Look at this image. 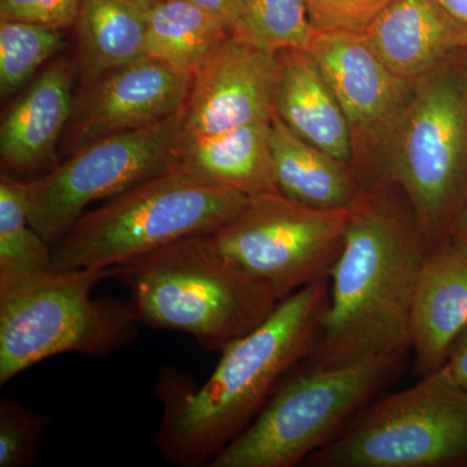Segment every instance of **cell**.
Returning a JSON list of instances; mask_svg holds the SVG:
<instances>
[{
  "label": "cell",
  "instance_id": "obj_6",
  "mask_svg": "<svg viewBox=\"0 0 467 467\" xmlns=\"http://www.w3.org/2000/svg\"><path fill=\"white\" fill-rule=\"evenodd\" d=\"M407 355L339 368H291L250 426L209 467H295L331 441L400 378Z\"/></svg>",
  "mask_w": 467,
  "mask_h": 467
},
{
  "label": "cell",
  "instance_id": "obj_21",
  "mask_svg": "<svg viewBox=\"0 0 467 467\" xmlns=\"http://www.w3.org/2000/svg\"><path fill=\"white\" fill-rule=\"evenodd\" d=\"M230 36L220 18L192 3L156 0L147 26L146 57L193 77Z\"/></svg>",
  "mask_w": 467,
  "mask_h": 467
},
{
  "label": "cell",
  "instance_id": "obj_20",
  "mask_svg": "<svg viewBox=\"0 0 467 467\" xmlns=\"http://www.w3.org/2000/svg\"><path fill=\"white\" fill-rule=\"evenodd\" d=\"M270 146L282 195L317 209L350 207L361 192L353 169L326 150L301 140L275 115Z\"/></svg>",
  "mask_w": 467,
  "mask_h": 467
},
{
  "label": "cell",
  "instance_id": "obj_12",
  "mask_svg": "<svg viewBox=\"0 0 467 467\" xmlns=\"http://www.w3.org/2000/svg\"><path fill=\"white\" fill-rule=\"evenodd\" d=\"M192 77L142 57L82 85L61 138L64 158L101 138L138 130L182 112Z\"/></svg>",
  "mask_w": 467,
  "mask_h": 467
},
{
  "label": "cell",
  "instance_id": "obj_24",
  "mask_svg": "<svg viewBox=\"0 0 467 467\" xmlns=\"http://www.w3.org/2000/svg\"><path fill=\"white\" fill-rule=\"evenodd\" d=\"M66 47L63 30L0 20V95H14Z\"/></svg>",
  "mask_w": 467,
  "mask_h": 467
},
{
  "label": "cell",
  "instance_id": "obj_31",
  "mask_svg": "<svg viewBox=\"0 0 467 467\" xmlns=\"http://www.w3.org/2000/svg\"><path fill=\"white\" fill-rule=\"evenodd\" d=\"M448 12L467 26V0H441Z\"/></svg>",
  "mask_w": 467,
  "mask_h": 467
},
{
  "label": "cell",
  "instance_id": "obj_26",
  "mask_svg": "<svg viewBox=\"0 0 467 467\" xmlns=\"http://www.w3.org/2000/svg\"><path fill=\"white\" fill-rule=\"evenodd\" d=\"M391 0H306L310 23L318 32L364 33Z\"/></svg>",
  "mask_w": 467,
  "mask_h": 467
},
{
  "label": "cell",
  "instance_id": "obj_7",
  "mask_svg": "<svg viewBox=\"0 0 467 467\" xmlns=\"http://www.w3.org/2000/svg\"><path fill=\"white\" fill-rule=\"evenodd\" d=\"M462 52L416 81L384 161L382 183L404 192L431 251L448 242L467 205Z\"/></svg>",
  "mask_w": 467,
  "mask_h": 467
},
{
  "label": "cell",
  "instance_id": "obj_5",
  "mask_svg": "<svg viewBox=\"0 0 467 467\" xmlns=\"http://www.w3.org/2000/svg\"><path fill=\"white\" fill-rule=\"evenodd\" d=\"M109 269L0 278V386L63 353L103 358L140 335L128 301L92 299Z\"/></svg>",
  "mask_w": 467,
  "mask_h": 467
},
{
  "label": "cell",
  "instance_id": "obj_13",
  "mask_svg": "<svg viewBox=\"0 0 467 467\" xmlns=\"http://www.w3.org/2000/svg\"><path fill=\"white\" fill-rule=\"evenodd\" d=\"M278 79L276 54L230 36L192 77L184 107V138L272 121Z\"/></svg>",
  "mask_w": 467,
  "mask_h": 467
},
{
  "label": "cell",
  "instance_id": "obj_14",
  "mask_svg": "<svg viewBox=\"0 0 467 467\" xmlns=\"http://www.w3.org/2000/svg\"><path fill=\"white\" fill-rule=\"evenodd\" d=\"M77 76L76 61H52L8 109L0 128L3 173L30 181L57 164V150L75 103Z\"/></svg>",
  "mask_w": 467,
  "mask_h": 467
},
{
  "label": "cell",
  "instance_id": "obj_16",
  "mask_svg": "<svg viewBox=\"0 0 467 467\" xmlns=\"http://www.w3.org/2000/svg\"><path fill=\"white\" fill-rule=\"evenodd\" d=\"M467 324V254L450 241L430 252L411 306L410 350L414 374L444 368L453 340Z\"/></svg>",
  "mask_w": 467,
  "mask_h": 467
},
{
  "label": "cell",
  "instance_id": "obj_22",
  "mask_svg": "<svg viewBox=\"0 0 467 467\" xmlns=\"http://www.w3.org/2000/svg\"><path fill=\"white\" fill-rule=\"evenodd\" d=\"M52 245L29 223L26 181L0 177V278L52 272Z\"/></svg>",
  "mask_w": 467,
  "mask_h": 467
},
{
  "label": "cell",
  "instance_id": "obj_4",
  "mask_svg": "<svg viewBox=\"0 0 467 467\" xmlns=\"http://www.w3.org/2000/svg\"><path fill=\"white\" fill-rule=\"evenodd\" d=\"M250 198L177 167L86 212L52 245L54 269H109L235 217Z\"/></svg>",
  "mask_w": 467,
  "mask_h": 467
},
{
  "label": "cell",
  "instance_id": "obj_32",
  "mask_svg": "<svg viewBox=\"0 0 467 467\" xmlns=\"http://www.w3.org/2000/svg\"><path fill=\"white\" fill-rule=\"evenodd\" d=\"M461 72H462L463 85L467 94V47L461 55Z\"/></svg>",
  "mask_w": 467,
  "mask_h": 467
},
{
  "label": "cell",
  "instance_id": "obj_17",
  "mask_svg": "<svg viewBox=\"0 0 467 467\" xmlns=\"http://www.w3.org/2000/svg\"><path fill=\"white\" fill-rule=\"evenodd\" d=\"M276 57L275 115L301 140L352 167L348 122L317 61L304 50H285Z\"/></svg>",
  "mask_w": 467,
  "mask_h": 467
},
{
  "label": "cell",
  "instance_id": "obj_8",
  "mask_svg": "<svg viewBox=\"0 0 467 467\" xmlns=\"http://www.w3.org/2000/svg\"><path fill=\"white\" fill-rule=\"evenodd\" d=\"M309 467H467V391L447 367L399 392L380 393Z\"/></svg>",
  "mask_w": 467,
  "mask_h": 467
},
{
  "label": "cell",
  "instance_id": "obj_25",
  "mask_svg": "<svg viewBox=\"0 0 467 467\" xmlns=\"http://www.w3.org/2000/svg\"><path fill=\"white\" fill-rule=\"evenodd\" d=\"M50 418L9 396L0 399V467L32 466Z\"/></svg>",
  "mask_w": 467,
  "mask_h": 467
},
{
  "label": "cell",
  "instance_id": "obj_1",
  "mask_svg": "<svg viewBox=\"0 0 467 467\" xmlns=\"http://www.w3.org/2000/svg\"><path fill=\"white\" fill-rule=\"evenodd\" d=\"M430 250L404 192L383 182L349 207L330 303L299 365L344 367L376 356L408 355L411 306Z\"/></svg>",
  "mask_w": 467,
  "mask_h": 467
},
{
  "label": "cell",
  "instance_id": "obj_19",
  "mask_svg": "<svg viewBox=\"0 0 467 467\" xmlns=\"http://www.w3.org/2000/svg\"><path fill=\"white\" fill-rule=\"evenodd\" d=\"M156 0H82L77 16L76 67L82 84L146 57L150 9Z\"/></svg>",
  "mask_w": 467,
  "mask_h": 467
},
{
  "label": "cell",
  "instance_id": "obj_18",
  "mask_svg": "<svg viewBox=\"0 0 467 467\" xmlns=\"http://www.w3.org/2000/svg\"><path fill=\"white\" fill-rule=\"evenodd\" d=\"M270 122L205 137H183L178 165L205 182L250 199L281 192L270 146Z\"/></svg>",
  "mask_w": 467,
  "mask_h": 467
},
{
  "label": "cell",
  "instance_id": "obj_23",
  "mask_svg": "<svg viewBox=\"0 0 467 467\" xmlns=\"http://www.w3.org/2000/svg\"><path fill=\"white\" fill-rule=\"evenodd\" d=\"M316 27L306 0H243L241 23L233 36L269 54L308 51Z\"/></svg>",
  "mask_w": 467,
  "mask_h": 467
},
{
  "label": "cell",
  "instance_id": "obj_2",
  "mask_svg": "<svg viewBox=\"0 0 467 467\" xmlns=\"http://www.w3.org/2000/svg\"><path fill=\"white\" fill-rule=\"evenodd\" d=\"M328 303L330 279L282 300L263 324L221 352L201 387L174 371L162 373L158 393L164 410L153 438L162 459L180 467L211 465L309 355Z\"/></svg>",
  "mask_w": 467,
  "mask_h": 467
},
{
  "label": "cell",
  "instance_id": "obj_9",
  "mask_svg": "<svg viewBox=\"0 0 467 467\" xmlns=\"http://www.w3.org/2000/svg\"><path fill=\"white\" fill-rule=\"evenodd\" d=\"M349 207L317 209L281 192L251 198L207 234L214 251L276 303L330 279L342 252Z\"/></svg>",
  "mask_w": 467,
  "mask_h": 467
},
{
  "label": "cell",
  "instance_id": "obj_29",
  "mask_svg": "<svg viewBox=\"0 0 467 467\" xmlns=\"http://www.w3.org/2000/svg\"><path fill=\"white\" fill-rule=\"evenodd\" d=\"M445 367L454 382L467 391V324L451 343Z\"/></svg>",
  "mask_w": 467,
  "mask_h": 467
},
{
  "label": "cell",
  "instance_id": "obj_28",
  "mask_svg": "<svg viewBox=\"0 0 467 467\" xmlns=\"http://www.w3.org/2000/svg\"><path fill=\"white\" fill-rule=\"evenodd\" d=\"M184 2L192 3L220 18L232 36L238 30L242 17L243 0H184Z\"/></svg>",
  "mask_w": 467,
  "mask_h": 467
},
{
  "label": "cell",
  "instance_id": "obj_10",
  "mask_svg": "<svg viewBox=\"0 0 467 467\" xmlns=\"http://www.w3.org/2000/svg\"><path fill=\"white\" fill-rule=\"evenodd\" d=\"M183 137L184 109L158 124L109 135L76 150L26 181L30 225L54 245L92 202L115 198L177 167Z\"/></svg>",
  "mask_w": 467,
  "mask_h": 467
},
{
  "label": "cell",
  "instance_id": "obj_30",
  "mask_svg": "<svg viewBox=\"0 0 467 467\" xmlns=\"http://www.w3.org/2000/svg\"><path fill=\"white\" fill-rule=\"evenodd\" d=\"M454 245L459 248L461 252L467 254V205L461 212L459 218H457L454 225L451 226L450 233V239H448Z\"/></svg>",
  "mask_w": 467,
  "mask_h": 467
},
{
  "label": "cell",
  "instance_id": "obj_11",
  "mask_svg": "<svg viewBox=\"0 0 467 467\" xmlns=\"http://www.w3.org/2000/svg\"><path fill=\"white\" fill-rule=\"evenodd\" d=\"M308 52L331 85L352 140V169L361 189L382 183L384 161L416 82L392 73L364 34L316 33Z\"/></svg>",
  "mask_w": 467,
  "mask_h": 467
},
{
  "label": "cell",
  "instance_id": "obj_27",
  "mask_svg": "<svg viewBox=\"0 0 467 467\" xmlns=\"http://www.w3.org/2000/svg\"><path fill=\"white\" fill-rule=\"evenodd\" d=\"M82 0H0V20L67 29L75 26Z\"/></svg>",
  "mask_w": 467,
  "mask_h": 467
},
{
  "label": "cell",
  "instance_id": "obj_3",
  "mask_svg": "<svg viewBox=\"0 0 467 467\" xmlns=\"http://www.w3.org/2000/svg\"><path fill=\"white\" fill-rule=\"evenodd\" d=\"M129 291L140 325L180 331L223 352L263 324L279 303L234 269L209 243L189 236L109 267Z\"/></svg>",
  "mask_w": 467,
  "mask_h": 467
},
{
  "label": "cell",
  "instance_id": "obj_15",
  "mask_svg": "<svg viewBox=\"0 0 467 467\" xmlns=\"http://www.w3.org/2000/svg\"><path fill=\"white\" fill-rule=\"evenodd\" d=\"M362 34L384 66L410 82L467 47L466 24L441 0H391Z\"/></svg>",
  "mask_w": 467,
  "mask_h": 467
}]
</instances>
